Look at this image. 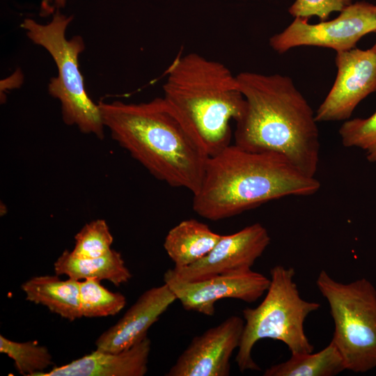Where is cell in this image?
Instances as JSON below:
<instances>
[{
	"label": "cell",
	"mask_w": 376,
	"mask_h": 376,
	"mask_svg": "<svg viewBox=\"0 0 376 376\" xmlns=\"http://www.w3.org/2000/svg\"><path fill=\"white\" fill-rule=\"evenodd\" d=\"M236 77L246 106L235 122V144L281 155L305 175L315 177L320 150L315 113L292 79L253 72Z\"/></svg>",
	"instance_id": "6da1fadb"
},
{
	"label": "cell",
	"mask_w": 376,
	"mask_h": 376,
	"mask_svg": "<svg viewBox=\"0 0 376 376\" xmlns=\"http://www.w3.org/2000/svg\"><path fill=\"white\" fill-rule=\"evenodd\" d=\"M98 106L112 139L155 178L193 195L199 190L209 155L163 97L141 103L101 102Z\"/></svg>",
	"instance_id": "7a4b0ae2"
},
{
	"label": "cell",
	"mask_w": 376,
	"mask_h": 376,
	"mask_svg": "<svg viewBox=\"0 0 376 376\" xmlns=\"http://www.w3.org/2000/svg\"><path fill=\"white\" fill-rule=\"evenodd\" d=\"M283 156L230 144L209 157L192 207L199 216L219 221L286 196H307L320 188Z\"/></svg>",
	"instance_id": "3957f363"
},
{
	"label": "cell",
	"mask_w": 376,
	"mask_h": 376,
	"mask_svg": "<svg viewBox=\"0 0 376 376\" xmlns=\"http://www.w3.org/2000/svg\"><path fill=\"white\" fill-rule=\"evenodd\" d=\"M164 99L203 145L209 157L230 143V121L246 102L236 75L223 63L191 52L177 57L166 72Z\"/></svg>",
	"instance_id": "277c9868"
},
{
	"label": "cell",
	"mask_w": 376,
	"mask_h": 376,
	"mask_svg": "<svg viewBox=\"0 0 376 376\" xmlns=\"http://www.w3.org/2000/svg\"><path fill=\"white\" fill-rule=\"evenodd\" d=\"M295 276L292 267L274 266L264 299L256 308L242 311L244 325L235 357L241 372L260 370L251 352L256 343L265 338L281 341L291 354L313 352L314 346L304 331V322L320 304L301 297Z\"/></svg>",
	"instance_id": "5b68a950"
},
{
	"label": "cell",
	"mask_w": 376,
	"mask_h": 376,
	"mask_svg": "<svg viewBox=\"0 0 376 376\" xmlns=\"http://www.w3.org/2000/svg\"><path fill=\"white\" fill-rule=\"evenodd\" d=\"M71 20L57 13L48 24L25 19L21 27L33 43L49 53L56 63L58 75L49 81L48 92L60 102L63 122L76 125L82 133L103 139L104 125L99 106L88 97L79 69L78 57L85 48L83 39L79 36L70 40L65 37Z\"/></svg>",
	"instance_id": "8992f818"
},
{
	"label": "cell",
	"mask_w": 376,
	"mask_h": 376,
	"mask_svg": "<svg viewBox=\"0 0 376 376\" xmlns=\"http://www.w3.org/2000/svg\"><path fill=\"white\" fill-rule=\"evenodd\" d=\"M316 285L327 300L334 323L331 342L346 370L364 373L376 368V288L367 279L350 283L320 271Z\"/></svg>",
	"instance_id": "52a82bcc"
},
{
	"label": "cell",
	"mask_w": 376,
	"mask_h": 376,
	"mask_svg": "<svg viewBox=\"0 0 376 376\" xmlns=\"http://www.w3.org/2000/svg\"><path fill=\"white\" fill-rule=\"evenodd\" d=\"M376 31V4L366 1L351 3L331 20L309 24L308 19L295 17L283 31L269 38L278 54L299 46H315L336 52L356 47L359 40Z\"/></svg>",
	"instance_id": "ba28073f"
},
{
	"label": "cell",
	"mask_w": 376,
	"mask_h": 376,
	"mask_svg": "<svg viewBox=\"0 0 376 376\" xmlns=\"http://www.w3.org/2000/svg\"><path fill=\"white\" fill-rule=\"evenodd\" d=\"M164 283L173 291L182 307L211 316L215 304L230 298L253 303L267 292L270 279L251 269L217 274L202 280L185 281L178 279L171 269L164 274Z\"/></svg>",
	"instance_id": "9c48e42d"
},
{
	"label": "cell",
	"mask_w": 376,
	"mask_h": 376,
	"mask_svg": "<svg viewBox=\"0 0 376 376\" xmlns=\"http://www.w3.org/2000/svg\"><path fill=\"white\" fill-rule=\"evenodd\" d=\"M335 63L336 77L315 112L318 123L350 119L357 105L376 93V52L371 48L336 52Z\"/></svg>",
	"instance_id": "30bf717a"
},
{
	"label": "cell",
	"mask_w": 376,
	"mask_h": 376,
	"mask_svg": "<svg viewBox=\"0 0 376 376\" xmlns=\"http://www.w3.org/2000/svg\"><path fill=\"white\" fill-rule=\"evenodd\" d=\"M244 320L232 315L195 336L166 376H228L230 359L238 348Z\"/></svg>",
	"instance_id": "8fae6325"
},
{
	"label": "cell",
	"mask_w": 376,
	"mask_h": 376,
	"mask_svg": "<svg viewBox=\"0 0 376 376\" xmlns=\"http://www.w3.org/2000/svg\"><path fill=\"white\" fill-rule=\"evenodd\" d=\"M271 241L267 228L255 223L227 235H221L213 249L194 264L171 269L185 281L202 280L217 274L251 269Z\"/></svg>",
	"instance_id": "7c38bea8"
},
{
	"label": "cell",
	"mask_w": 376,
	"mask_h": 376,
	"mask_svg": "<svg viewBox=\"0 0 376 376\" xmlns=\"http://www.w3.org/2000/svg\"><path fill=\"white\" fill-rule=\"evenodd\" d=\"M176 300L165 283L146 290L113 326L98 337L97 350L118 353L130 348L147 336L150 327Z\"/></svg>",
	"instance_id": "4fadbf2b"
},
{
	"label": "cell",
	"mask_w": 376,
	"mask_h": 376,
	"mask_svg": "<svg viewBox=\"0 0 376 376\" xmlns=\"http://www.w3.org/2000/svg\"><path fill=\"white\" fill-rule=\"evenodd\" d=\"M150 346V340L146 336L120 352L96 350L36 376H143L148 372Z\"/></svg>",
	"instance_id": "5bb4252c"
},
{
	"label": "cell",
	"mask_w": 376,
	"mask_h": 376,
	"mask_svg": "<svg viewBox=\"0 0 376 376\" xmlns=\"http://www.w3.org/2000/svg\"><path fill=\"white\" fill-rule=\"evenodd\" d=\"M26 299L47 307L70 321L82 318L79 281H63L58 275L35 276L22 285Z\"/></svg>",
	"instance_id": "9a60e30c"
},
{
	"label": "cell",
	"mask_w": 376,
	"mask_h": 376,
	"mask_svg": "<svg viewBox=\"0 0 376 376\" xmlns=\"http://www.w3.org/2000/svg\"><path fill=\"white\" fill-rule=\"evenodd\" d=\"M221 235L195 219L180 221L167 233L164 248L175 269L189 266L206 256Z\"/></svg>",
	"instance_id": "2e32d148"
},
{
	"label": "cell",
	"mask_w": 376,
	"mask_h": 376,
	"mask_svg": "<svg viewBox=\"0 0 376 376\" xmlns=\"http://www.w3.org/2000/svg\"><path fill=\"white\" fill-rule=\"evenodd\" d=\"M57 275H66L70 279H96L107 280L116 286L127 283L132 274L125 265L118 251L111 249L105 255L88 259L74 257L70 251L65 250L54 264Z\"/></svg>",
	"instance_id": "e0dca14e"
},
{
	"label": "cell",
	"mask_w": 376,
	"mask_h": 376,
	"mask_svg": "<svg viewBox=\"0 0 376 376\" xmlns=\"http://www.w3.org/2000/svg\"><path fill=\"white\" fill-rule=\"evenodd\" d=\"M344 360L333 342L318 352L295 353L267 368L264 376H334L345 370Z\"/></svg>",
	"instance_id": "ac0fdd59"
},
{
	"label": "cell",
	"mask_w": 376,
	"mask_h": 376,
	"mask_svg": "<svg viewBox=\"0 0 376 376\" xmlns=\"http://www.w3.org/2000/svg\"><path fill=\"white\" fill-rule=\"evenodd\" d=\"M79 291L83 317L114 315L126 304V298L123 294L109 290L96 279H88L79 282Z\"/></svg>",
	"instance_id": "d6986e66"
},
{
	"label": "cell",
	"mask_w": 376,
	"mask_h": 376,
	"mask_svg": "<svg viewBox=\"0 0 376 376\" xmlns=\"http://www.w3.org/2000/svg\"><path fill=\"white\" fill-rule=\"evenodd\" d=\"M0 352L11 358L19 373L26 376H36L53 364L48 349L35 341L19 343L1 335Z\"/></svg>",
	"instance_id": "ffe728a7"
},
{
	"label": "cell",
	"mask_w": 376,
	"mask_h": 376,
	"mask_svg": "<svg viewBox=\"0 0 376 376\" xmlns=\"http://www.w3.org/2000/svg\"><path fill=\"white\" fill-rule=\"evenodd\" d=\"M75 244L71 254L79 259L95 258L111 249L113 237L106 221L96 219L86 224L75 236Z\"/></svg>",
	"instance_id": "44dd1931"
},
{
	"label": "cell",
	"mask_w": 376,
	"mask_h": 376,
	"mask_svg": "<svg viewBox=\"0 0 376 376\" xmlns=\"http://www.w3.org/2000/svg\"><path fill=\"white\" fill-rule=\"evenodd\" d=\"M342 144L365 152L370 162H376V111L368 118L345 120L338 130Z\"/></svg>",
	"instance_id": "7402d4cb"
},
{
	"label": "cell",
	"mask_w": 376,
	"mask_h": 376,
	"mask_svg": "<svg viewBox=\"0 0 376 376\" xmlns=\"http://www.w3.org/2000/svg\"><path fill=\"white\" fill-rule=\"evenodd\" d=\"M351 3L352 0H295L288 12L294 17L317 16L324 21L332 12H340Z\"/></svg>",
	"instance_id": "603a6c76"
},
{
	"label": "cell",
	"mask_w": 376,
	"mask_h": 376,
	"mask_svg": "<svg viewBox=\"0 0 376 376\" xmlns=\"http://www.w3.org/2000/svg\"><path fill=\"white\" fill-rule=\"evenodd\" d=\"M57 7H63L65 5V0H54Z\"/></svg>",
	"instance_id": "cb8c5ba5"
},
{
	"label": "cell",
	"mask_w": 376,
	"mask_h": 376,
	"mask_svg": "<svg viewBox=\"0 0 376 376\" xmlns=\"http://www.w3.org/2000/svg\"><path fill=\"white\" fill-rule=\"evenodd\" d=\"M375 33H376V31H375ZM371 49H372L374 52H376V42H375V43L373 45V46L371 47Z\"/></svg>",
	"instance_id": "d4e9b609"
}]
</instances>
